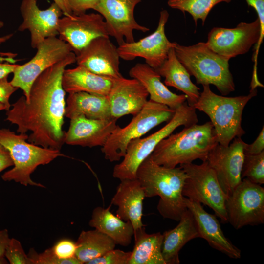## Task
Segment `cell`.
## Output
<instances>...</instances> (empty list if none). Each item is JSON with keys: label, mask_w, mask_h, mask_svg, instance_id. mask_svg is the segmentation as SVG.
<instances>
[{"label": "cell", "mask_w": 264, "mask_h": 264, "mask_svg": "<svg viewBox=\"0 0 264 264\" xmlns=\"http://www.w3.org/2000/svg\"><path fill=\"white\" fill-rule=\"evenodd\" d=\"M26 133L16 134L8 129H0V143L9 152L14 167L1 176L4 181H14L24 186L28 185L44 188L33 181L30 176L41 165L49 164L56 158L64 156L60 150L45 148L27 142Z\"/></svg>", "instance_id": "cell-6"}, {"label": "cell", "mask_w": 264, "mask_h": 264, "mask_svg": "<svg viewBox=\"0 0 264 264\" xmlns=\"http://www.w3.org/2000/svg\"><path fill=\"white\" fill-rule=\"evenodd\" d=\"M260 34V23L257 18L251 22H241L235 28L214 27L208 33L206 43L215 52L230 59L247 53L256 44L253 58V71L256 72Z\"/></svg>", "instance_id": "cell-11"}, {"label": "cell", "mask_w": 264, "mask_h": 264, "mask_svg": "<svg viewBox=\"0 0 264 264\" xmlns=\"http://www.w3.org/2000/svg\"><path fill=\"white\" fill-rule=\"evenodd\" d=\"M76 242L69 239L60 240L51 247L54 255L61 260H66L75 257Z\"/></svg>", "instance_id": "cell-36"}, {"label": "cell", "mask_w": 264, "mask_h": 264, "mask_svg": "<svg viewBox=\"0 0 264 264\" xmlns=\"http://www.w3.org/2000/svg\"><path fill=\"white\" fill-rule=\"evenodd\" d=\"M107 208L97 207L92 211L89 225L111 238L116 244L128 246L134 236V228L130 221H125Z\"/></svg>", "instance_id": "cell-28"}, {"label": "cell", "mask_w": 264, "mask_h": 264, "mask_svg": "<svg viewBox=\"0 0 264 264\" xmlns=\"http://www.w3.org/2000/svg\"><path fill=\"white\" fill-rule=\"evenodd\" d=\"M75 62L72 52L47 68L32 84L28 100L21 96L7 111L5 120L17 125L19 133L30 132L29 142L61 150L65 133L62 130L66 109L62 76L66 66Z\"/></svg>", "instance_id": "cell-1"}, {"label": "cell", "mask_w": 264, "mask_h": 264, "mask_svg": "<svg viewBox=\"0 0 264 264\" xmlns=\"http://www.w3.org/2000/svg\"><path fill=\"white\" fill-rule=\"evenodd\" d=\"M141 0H99L94 10L103 17L109 36L113 37L119 45L125 42H134V30L149 31L134 18V8Z\"/></svg>", "instance_id": "cell-15"}, {"label": "cell", "mask_w": 264, "mask_h": 264, "mask_svg": "<svg viewBox=\"0 0 264 264\" xmlns=\"http://www.w3.org/2000/svg\"><path fill=\"white\" fill-rule=\"evenodd\" d=\"M61 9L65 16H69L73 14L67 0H53Z\"/></svg>", "instance_id": "cell-45"}, {"label": "cell", "mask_w": 264, "mask_h": 264, "mask_svg": "<svg viewBox=\"0 0 264 264\" xmlns=\"http://www.w3.org/2000/svg\"><path fill=\"white\" fill-rule=\"evenodd\" d=\"M264 151V125L255 141L250 144L246 143L244 154H256Z\"/></svg>", "instance_id": "cell-40"}, {"label": "cell", "mask_w": 264, "mask_h": 264, "mask_svg": "<svg viewBox=\"0 0 264 264\" xmlns=\"http://www.w3.org/2000/svg\"><path fill=\"white\" fill-rule=\"evenodd\" d=\"M10 239L7 229L0 230V256H4L5 249Z\"/></svg>", "instance_id": "cell-42"}, {"label": "cell", "mask_w": 264, "mask_h": 264, "mask_svg": "<svg viewBox=\"0 0 264 264\" xmlns=\"http://www.w3.org/2000/svg\"><path fill=\"white\" fill-rule=\"evenodd\" d=\"M65 116L70 119L79 115L93 119L112 117L107 96L86 92L69 93L66 99Z\"/></svg>", "instance_id": "cell-26"}, {"label": "cell", "mask_w": 264, "mask_h": 264, "mask_svg": "<svg viewBox=\"0 0 264 264\" xmlns=\"http://www.w3.org/2000/svg\"><path fill=\"white\" fill-rule=\"evenodd\" d=\"M115 79L95 74L80 66L65 69L62 86L69 94L86 92L108 96Z\"/></svg>", "instance_id": "cell-25"}, {"label": "cell", "mask_w": 264, "mask_h": 264, "mask_svg": "<svg viewBox=\"0 0 264 264\" xmlns=\"http://www.w3.org/2000/svg\"><path fill=\"white\" fill-rule=\"evenodd\" d=\"M76 244L75 257L82 264H87L114 249L116 244L111 238L96 229L82 231Z\"/></svg>", "instance_id": "cell-30"}, {"label": "cell", "mask_w": 264, "mask_h": 264, "mask_svg": "<svg viewBox=\"0 0 264 264\" xmlns=\"http://www.w3.org/2000/svg\"><path fill=\"white\" fill-rule=\"evenodd\" d=\"M169 16L166 10H161L158 26L153 33L138 41L125 42L119 45L117 50L120 58L126 61H132L141 57L154 69L159 67L176 44L175 42H170L165 34V27Z\"/></svg>", "instance_id": "cell-13"}, {"label": "cell", "mask_w": 264, "mask_h": 264, "mask_svg": "<svg viewBox=\"0 0 264 264\" xmlns=\"http://www.w3.org/2000/svg\"><path fill=\"white\" fill-rule=\"evenodd\" d=\"M20 11L23 22L18 30L30 32L32 48H36L46 38L59 35V22L63 12L55 3L46 9L41 10L36 0H23Z\"/></svg>", "instance_id": "cell-18"}, {"label": "cell", "mask_w": 264, "mask_h": 264, "mask_svg": "<svg viewBox=\"0 0 264 264\" xmlns=\"http://www.w3.org/2000/svg\"><path fill=\"white\" fill-rule=\"evenodd\" d=\"M175 111L165 105L148 100L127 125L123 128L118 126L110 135L101 149L105 159L110 162L119 161L125 156L132 140L140 138L154 127L169 121Z\"/></svg>", "instance_id": "cell-8"}, {"label": "cell", "mask_w": 264, "mask_h": 264, "mask_svg": "<svg viewBox=\"0 0 264 264\" xmlns=\"http://www.w3.org/2000/svg\"><path fill=\"white\" fill-rule=\"evenodd\" d=\"M117 119H93L79 115L70 119L65 132L64 143L88 147L103 146L113 131L118 126Z\"/></svg>", "instance_id": "cell-19"}, {"label": "cell", "mask_w": 264, "mask_h": 264, "mask_svg": "<svg viewBox=\"0 0 264 264\" xmlns=\"http://www.w3.org/2000/svg\"><path fill=\"white\" fill-rule=\"evenodd\" d=\"M8 264V261L5 256H0V264Z\"/></svg>", "instance_id": "cell-46"}, {"label": "cell", "mask_w": 264, "mask_h": 264, "mask_svg": "<svg viewBox=\"0 0 264 264\" xmlns=\"http://www.w3.org/2000/svg\"><path fill=\"white\" fill-rule=\"evenodd\" d=\"M131 254V251L113 249L91 260L87 264H129Z\"/></svg>", "instance_id": "cell-35"}, {"label": "cell", "mask_w": 264, "mask_h": 264, "mask_svg": "<svg viewBox=\"0 0 264 264\" xmlns=\"http://www.w3.org/2000/svg\"><path fill=\"white\" fill-rule=\"evenodd\" d=\"M36 48V53L29 61L16 67L10 81L13 86L22 90L26 101L35 79L47 68L73 52L68 43L56 36L46 38Z\"/></svg>", "instance_id": "cell-12"}, {"label": "cell", "mask_w": 264, "mask_h": 264, "mask_svg": "<svg viewBox=\"0 0 264 264\" xmlns=\"http://www.w3.org/2000/svg\"><path fill=\"white\" fill-rule=\"evenodd\" d=\"M149 94L136 79H115L108 94L112 117L118 119L128 114L136 115L148 102Z\"/></svg>", "instance_id": "cell-20"}, {"label": "cell", "mask_w": 264, "mask_h": 264, "mask_svg": "<svg viewBox=\"0 0 264 264\" xmlns=\"http://www.w3.org/2000/svg\"><path fill=\"white\" fill-rule=\"evenodd\" d=\"M58 33L59 38L68 43L75 54L94 39L109 37L103 17L93 13L60 18Z\"/></svg>", "instance_id": "cell-16"}, {"label": "cell", "mask_w": 264, "mask_h": 264, "mask_svg": "<svg viewBox=\"0 0 264 264\" xmlns=\"http://www.w3.org/2000/svg\"><path fill=\"white\" fill-rule=\"evenodd\" d=\"M203 90L193 107L210 118L219 144L228 146L236 137L245 133L242 127V115L247 103L257 94V89L246 95L227 97L213 92L210 85H203Z\"/></svg>", "instance_id": "cell-4"}, {"label": "cell", "mask_w": 264, "mask_h": 264, "mask_svg": "<svg viewBox=\"0 0 264 264\" xmlns=\"http://www.w3.org/2000/svg\"><path fill=\"white\" fill-rule=\"evenodd\" d=\"M241 176L257 184L264 183V151L256 154H244Z\"/></svg>", "instance_id": "cell-32"}, {"label": "cell", "mask_w": 264, "mask_h": 264, "mask_svg": "<svg viewBox=\"0 0 264 264\" xmlns=\"http://www.w3.org/2000/svg\"><path fill=\"white\" fill-rule=\"evenodd\" d=\"M196 110L193 106L185 102L175 110L172 118L160 129L144 138L132 140L122 161L114 167L113 177L120 180L136 178L139 165L163 139L181 126L186 127L198 122Z\"/></svg>", "instance_id": "cell-7"}, {"label": "cell", "mask_w": 264, "mask_h": 264, "mask_svg": "<svg viewBox=\"0 0 264 264\" xmlns=\"http://www.w3.org/2000/svg\"><path fill=\"white\" fill-rule=\"evenodd\" d=\"M120 58L117 47L109 37L94 39L76 54L78 66L113 79L123 77L120 72Z\"/></svg>", "instance_id": "cell-17"}, {"label": "cell", "mask_w": 264, "mask_h": 264, "mask_svg": "<svg viewBox=\"0 0 264 264\" xmlns=\"http://www.w3.org/2000/svg\"><path fill=\"white\" fill-rule=\"evenodd\" d=\"M178 224L173 229L165 231L162 253L166 264H179V252L190 240L200 238L195 220L187 208Z\"/></svg>", "instance_id": "cell-24"}, {"label": "cell", "mask_w": 264, "mask_h": 264, "mask_svg": "<svg viewBox=\"0 0 264 264\" xmlns=\"http://www.w3.org/2000/svg\"><path fill=\"white\" fill-rule=\"evenodd\" d=\"M135 243L129 264H166L162 253L163 234L147 233L145 226L134 231Z\"/></svg>", "instance_id": "cell-29"}, {"label": "cell", "mask_w": 264, "mask_h": 264, "mask_svg": "<svg viewBox=\"0 0 264 264\" xmlns=\"http://www.w3.org/2000/svg\"><path fill=\"white\" fill-rule=\"evenodd\" d=\"M120 181L110 204L118 207L116 215L130 221L135 231L145 226L142 221L145 192L136 178Z\"/></svg>", "instance_id": "cell-22"}, {"label": "cell", "mask_w": 264, "mask_h": 264, "mask_svg": "<svg viewBox=\"0 0 264 264\" xmlns=\"http://www.w3.org/2000/svg\"><path fill=\"white\" fill-rule=\"evenodd\" d=\"M175 54L197 84L215 86L222 95L235 89L233 76L229 69L230 59L213 51L206 42L185 46L176 42Z\"/></svg>", "instance_id": "cell-5"}, {"label": "cell", "mask_w": 264, "mask_h": 264, "mask_svg": "<svg viewBox=\"0 0 264 264\" xmlns=\"http://www.w3.org/2000/svg\"><path fill=\"white\" fill-rule=\"evenodd\" d=\"M218 144L210 121L196 123L163 139L150 155L158 165L175 168L197 159L206 161L210 152Z\"/></svg>", "instance_id": "cell-3"}, {"label": "cell", "mask_w": 264, "mask_h": 264, "mask_svg": "<svg viewBox=\"0 0 264 264\" xmlns=\"http://www.w3.org/2000/svg\"><path fill=\"white\" fill-rule=\"evenodd\" d=\"M73 14L86 13L88 9L95 10L99 0H67Z\"/></svg>", "instance_id": "cell-38"}, {"label": "cell", "mask_w": 264, "mask_h": 264, "mask_svg": "<svg viewBox=\"0 0 264 264\" xmlns=\"http://www.w3.org/2000/svg\"><path fill=\"white\" fill-rule=\"evenodd\" d=\"M18 66V65L7 62L0 63V79L8 77L9 74L13 72Z\"/></svg>", "instance_id": "cell-43"}, {"label": "cell", "mask_w": 264, "mask_h": 264, "mask_svg": "<svg viewBox=\"0 0 264 264\" xmlns=\"http://www.w3.org/2000/svg\"><path fill=\"white\" fill-rule=\"evenodd\" d=\"M227 146L217 144L210 152L206 160L227 197L242 180L246 144L242 137H236Z\"/></svg>", "instance_id": "cell-14"}, {"label": "cell", "mask_w": 264, "mask_h": 264, "mask_svg": "<svg viewBox=\"0 0 264 264\" xmlns=\"http://www.w3.org/2000/svg\"><path fill=\"white\" fill-rule=\"evenodd\" d=\"M6 110V108L3 104L0 103V110Z\"/></svg>", "instance_id": "cell-47"}, {"label": "cell", "mask_w": 264, "mask_h": 264, "mask_svg": "<svg viewBox=\"0 0 264 264\" xmlns=\"http://www.w3.org/2000/svg\"><path fill=\"white\" fill-rule=\"evenodd\" d=\"M155 70L165 78L166 86L182 91L186 96L188 104L194 106L199 97L200 88L191 80L190 75L177 59L174 48L171 49L166 59Z\"/></svg>", "instance_id": "cell-27"}, {"label": "cell", "mask_w": 264, "mask_h": 264, "mask_svg": "<svg viewBox=\"0 0 264 264\" xmlns=\"http://www.w3.org/2000/svg\"><path fill=\"white\" fill-rule=\"evenodd\" d=\"M232 0H169L167 4L173 9L183 13H189L192 17L195 25L200 19L204 25L206 19L212 9L220 2L229 3Z\"/></svg>", "instance_id": "cell-31"}, {"label": "cell", "mask_w": 264, "mask_h": 264, "mask_svg": "<svg viewBox=\"0 0 264 264\" xmlns=\"http://www.w3.org/2000/svg\"><path fill=\"white\" fill-rule=\"evenodd\" d=\"M185 202L195 220L200 238L205 239L211 247L230 258H240V249L225 236L216 216L207 212L200 203L186 198Z\"/></svg>", "instance_id": "cell-21"}, {"label": "cell", "mask_w": 264, "mask_h": 264, "mask_svg": "<svg viewBox=\"0 0 264 264\" xmlns=\"http://www.w3.org/2000/svg\"><path fill=\"white\" fill-rule=\"evenodd\" d=\"M136 178L145 197H159L157 209L164 218L180 220L187 208L182 194L187 175L181 167L167 168L158 165L149 155L138 167Z\"/></svg>", "instance_id": "cell-2"}, {"label": "cell", "mask_w": 264, "mask_h": 264, "mask_svg": "<svg viewBox=\"0 0 264 264\" xmlns=\"http://www.w3.org/2000/svg\"><path fill=\"white\" fill-rule=\"evenodd\" d=\"M129 75L137 79L145 88L150 100L176 110L187 100L185 94L170 91L161 80V76L147 64L137 63L131 68Z\"/></svg>", "instance_id": "cell-23"}, {"label": "cell", "mask_w": 264, "mask_h": 264, "mask_svg": "<svg viewBox=\"0 0 264 264\" xmlns=\"http://www.w3.org/2000/svg\"><path fill=\"white\" fill-rule=\"evenodd\" d=\"M248 5L256 11L260 23L261 34L259 46L262 43L264 36V0H245Z\"/></svg>", "instance_id": "cell-39"}, {"label": "cell", "mask_w": 264, "mask_h": 264, "mask_svg": "<svg viewBox=\"0 0 264 264\" xmlns=\"http://www.w3.org/2000/svg\"><path fill=\"white\" fill-rule=\"evenodd\" d=\"M4 25V23L2 21H0V28L3 27ZM13 36V34H10L7 35L6 36L1 37H0V45L6 42L7 40H9L12 36ZM3 62H6L9 63L11 64H15L17 60L14 59L13 57L11 56H8L6 57H4L2 56H0V63H3Z\"/></svg>", "instance_id": "cell-44"}, {"label": "cell", "mask_w": 264, "mask_h": 264, "mask_svg": "<svg viewBox=\"0 0 264 264\" xmlns=\"http://www.w3.org/2000/svg\"><path fill=\"white\" fill-rule=\"evenodd\" d=\"M4 256L11 264H32L21 242L15 238L10 239Z\"/></svg>", "instance_id": "cell-34"}, {"label": "cell", "mask_w": 264, "mask_h": 264, "mask_svg": "<svg viewBox=\"0 0 264 264\" xmlns=\"http://www.w3.org/2000/svg\"><path fill=\"white\" fill-rule=\"evenodd\" d=\"M13 165V162L8 151L0 143V173Z\"/></svg>", "instance_id": "cell-41"}, {"label": "cell", "mask_w": 264, "mask_h": 264, "mask_svg": "<svg viewBox=\"0 0 264 264\" xmlns=\"http://www.w3.org/2000/svg\"><path fill=\"white\" fill-rule=\"evenodd\" d=\"M187 175L182 190L185 198L208 206L223 223L228 222L225 208L227 196L223 191L214 171L208 162L180 165Z\"/></svg>", "instance_id": "cell-9"}, {"label": "cell", "mask_w": 264, "mask_h": 264, "mask_svg": "<svg viewBox=\"0 0 264 264\" xmlns=\"http://www.w3.org/2000/svg\"><path fill=\"white\" fill-rule=\"evenodd\" d=\"M27 255L32 264H82L76 257L66 260L59 259L53 253L51 248L41 253L31 248Z\"/></svg>", "instance_id": "cell-33"}, {"label": "cell", "mask_w": 264, "mask_h": 264, "mask_svg": "<svg viewBox=\"0 0 264 264\" xmlns=\"http://www.w3.org/2000/svg\"><path fill=\"white\" fill-rule=\"evenodd\" d=\"M228 222L236 229L264 223V188L242 179L227 198Z\"/></svg>", "instance_id": "cell-10"}, {"label": "cell", "mask_w": 264, "mask_h": 264, "mask_svg": "<svg viewBox=\"0 0 264 264\" xmlns=\"http://www.w3.org/2000/svg\"><path fill=\"white\" fill-rule=\"evenodd\" d=\"M18 89L13 86L7 80V77L0 79V103L6 108V111L11 107L9 98L11 95Z\"/></svg>", "instance_id": "cell-37"}]
</instances>
